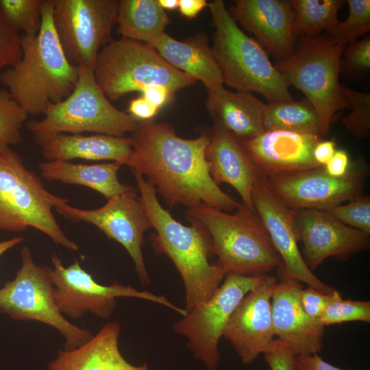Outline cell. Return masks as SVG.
<instances>
[{"instance_id":"cell-1","label":"cell","mask_w":370,"mask_h":370,"mask_svg":"<svg viewBox=\"0 0 370 370\" xmlns=\"http://www.w3.org/2000/svg\"><path fill=\"white\" fill-rule=\"evenodd\" d=\"M210 138V131L186 139L167 123L139 121L130 137L132 152L125 165L145 175L170 208L205 204L225 212L236 210L241 203L210 174L206 159Z\"/></svg>"},{"instance_id":"cell-2","label":"cell","mask_w":370,"mask_h":370,"mask_svg":"<svg viewBox=\"0 0 370 370\" xmlns=\"http://www.w3.org/2000/svg\"><path fill=\"white\" fill-rule=\"evenodd\" d=\"M52 12V0H42L39 32L21 36V59L0 72V84L27 115L44 114L50 103L66 98L77 81L78 67L64 54Z\"/></svg>"},{"instance_id":"cell-3","label":"cell","mask_w":370,"mask_h":370,"mask_svg":"<svg viewBox=\"0 0 370 370\" xmlns=\"http://www.w3.org/2000/svg\"><path fill=\"white\" fill-rule=\"evenodd\" d=\"M143 208L155 232L149 236L151 245L164 254L178 271L184 287L185 310L207 301L220 286L226 273L213 256L207 233L199 226H186L175 219L158 199L153 186L132 170Z\"/></svg>"},{"instance_id":"cell-4","label":"cell","mask_w":370,"mask_h":370,"mask_svg":"<svg viewBox=\"0 0 370 370\" xmlns=\"http://www.w3.org/2000/svg\"><path fill=\"white\" fill-rule=\"evenodd\" d=\"M234 214L200 204L186 210V219L208 235L217 264L227 273L267 275L283 267L262 221L241 204Z\"/></svg>"},{"instance_id":"cell-5","label":"cell","mask_w":370,"mask_h":370,"mask_svg":"<svg viewBox=\"0 0 370 370\" xmlns=\"http://www.w3.org/2000/svg\"><path fill=\"white\" fill-rule=\"evenodd\" d=\"M208 8L215 29L211 48L223 84L259 93L269 102L293 100L284 77L262 46L239 27L223 1L214 0Z\"/></svg>"},{"instance_id":"cell-6","label":"cell","mask_w":370,"mask_h":370,"mask_svg":"<svg viewBox=\"0 0 370 370\" xmlns=\"http://www.w3.org/2000/svg\"><path fill=\"white\" fill-rule=\"evenodd\" d=\"M69 201L49 192L18 153L10 147L0 149V231L21 232L33 227L56 245L77 251L78 245L64 234L53 213V208Z\"/></svg>"},{"instance_id":"cell-7","label":"cell","mask_w":370,"mask_h":370,"mask_svg":"<svg viewBox=\"0 0 370 370\" xmlns=\"http://www.w3.org/2000/svg\"><path fill=\"white\" fill-rule=\"evenodd\" d=\"M345 46L325 33L304 38L291 56L275 65L289 86L302 92L314 106L321 136L329 132L334 114L349 107L339 82L341 60Z\"/></svg>"},{"instance_id":"cell-8","label":"cell","mask_w":370,"mask_h":370,"mask_svg":"<svg viewBox=\"0 0 370 370\" xmlns=\"http://www.w3.org/2000/svg\"><path fill=\"white\" fill-rule=\"evenodd\" d=\"M93 73L100 88L112 101L147 86H162L174 93L197 82L171 66L148 44L126 38L112 40L101 49Z\"/></svg>"},{"instance_id":"cell-9","label":"cell","mask_w":370,"mask_h":370,"mask_svg":"<svg viewBox=\"0 0 370 370\" xmlns=\"http://www.w3.org/2000/svg\"><path fill=\"white\" fill-rule=\"evenodd\" d=\"M138 121L115 108L98 85L93 69L78 67L76 85L64 100L50 103L41 120L26 127L31 133L81 134L94 132L123 137L133 133Z\"/></svg>"},{"instance_id":"cell-10","label":"cell","mask_w":370,"mask_h":370,"mask_svg":"<svg viewBox=\"0 0 370 370\" xmlns=\"http://www.w3.org/2000/svg\"><path fill=\"white\" fill-rule=\"evenodd\" d=\"M21 266L15 278L0 288V311L17 321H36L49 325L64 338V349H75L93 334L71 323L59 310L47 267L38 265L27 246L21 250Z\"/></svg>"},{"instance_id":"cell-11","label":"cell","mask_w":370,"mask_h":370,"mask_svg":"<svg viewBox=\"0 0 370 370\" xmlns=\"http://www.w3.org/2000/svg\"><path fill=\"white\" fill-rule=\"evenodd\" d=\"M263 275L226 274L223 282L207 301L186 310L173 323L174 332L186 338L194 357L208 370L218 369L221 362L219 344L226 325L239 302Z\"/></svg>"},{"instance_id":"cell-12","label":"cell","mask_w":370,"mask_h":370,"mask_svg":"<svg viewBox=\"0 0 370 370\" xmlns=\"http://www.w3.org/2000/svg\"><path fill=\"white\" fill-rule=\"evenodd\" d=\"M51 261L53 268L47 267V270L54 286L56 304L65 317L77 319L90 312L100 319H107L116 309L118 297L148 300L169 308L181 316L186 312L164 296L139 291L117 282L110 285L99 284L78 261L65 267L56 255L52 256Z\"/></svg>"},{"instance_id":"cell-13","label":"cell","mask_w":370,"mask_h":370,"mask_svg":"<svg viewBox=\"0 0 370 370\" xmlns=\"http://www.w3.org/2000/svg\"><path fill=\"white\" fill-rule=\"evenodd\" d=\"M53 26L69 61L93 69L103 47L112 40L119 0H52Z\"/></svg>"},{"instance_id":"cell-14","label":"cell","mask_w":370,"mask_h":370,"mask_svg":"<svg viewBox=\"0 0 370 370\" xmlns=\"http://www.w3.org/2000/svg\"><path fill=\"white\" fill-rule=\"evenodd\" d=\"M137 193V188L129 186L125 191L108 199L99 208L81 209L66 203L56 207L55 210L73 222L95 225L109 238L120 243L133 260L140 284L146 286L151 280L142 246L144 233L151 224Z\"/></svg>"},{"instance_id":"cell-15","label":"cell","mask_w":370,"mask_h":370,"mask_svg":"<svg viewBox=\"0 0 370 370\" xmlns=\"http://www.w3.org/2000/svg\"><path fill=\"white\" fill-rule=\"evenodd\" d=\"M264 179L270 190L293 210H328L360 194L365 173L351 167L345 176L334 177L323 166H319Z\"/></svg>"},{"instance_id":"cell-16","label":"cell","mask_w":370,"mask_h":370,"mask_svg":"<svg viewBox=\"0 0 370 370\" xmlns=\"http://www.w3.org/2000/svg\"><path fill=\"white\" fill-rule=\"evenodd\" d=\"M256 214L264 226L271 243L280 256L283 271L291 278L317 291L332 295L336 289L321 282L308 267L299 249L295 210L287 207L258 177L252 190Z\"/></svg>"},{"instance_id":"cell-17","label":"cell","mask_w":370,"mask_h":370,"mask_svg":"<svg viewBox=\"0 0 370 370\" xmlns=\"http://www.w3.org/2000/svg\"><path fill=\"white\" fill-rule=\"evenodd\" d=\"M295 223L303 258L312 271L328 258L345 261L369 247V234L343 224L325 210H295Z\"/></svg>"},{"instance_id":"cell-18","label":"cell","mask_w":370,"mask_h":370,"mask_svg":"<svg viewBox=\"0 0 370 370\" xmlns=\"http://www.w3.org/2000/svg\"><path fill=\"white\" fill-rule=\"evenodd\" d=\"M277 282L274 275H264L239 302L225 328L223 336L244 365L252 363L274 340L271 295Z\"/></svg>"},{"instance_id":"cell-19","label":"cell","mask_w":370,"mask_h":370,"mask_svg":"<svg viewBox=\"0 0 370 370\" xmlns=\"http://www.w3.org/2000/svg\"><path fill=\"white\" fill-rule=\"evenodd\" d=\"M280 282L271 295V315L275 336L295 355L318 354L323 347L324 325L310 318L299 299L301 282L287 275L280 267Z\"/></svg>"},{"instance_id":"cell-20","label":"cell","mask_w":370,"mask_h":370,"mask_svg":"<svg viewBox=\"0 0 370 370\" xmlns=\"http://www.w3.org/2000/svg\"><path fill=\"white\" fill-rule=\"evenodd\" d=\"M321 136L282 130L265 131L243 144L261 177L288 175L320 166L313 151Z\"/></svg>"},{"instance_id":"cell-21","label":"cell","mask_w":370,"mask_h":370,"mask_svg":"<svg viewBox=\"0 0 370 370\" xmlns=\"http://www.w3.org/2000/svg\"><path fill=\"white\" fill-rule=\"evenodd\" d=\"M228 12L275 58L284 60L294 53L295 12L291 1L236 0Z\"/></svg>"},{"instance_id":"cell-22","label":"cell","mask_w":370,"mask_h":370,"mask_svg":"<svg viewBox=\"0 0 370 370\" xmlns=\"http://www.w3.org/2000/svg\"><path fill=\"white\" fill-rule=\"evenodd\" d=\"M206 159L213 181L218 186L221 183L231 185L240 195L242 204L256 212L252 190L260 176L243 141L214 124L206 148Z\"/></svg>"},{"instance_id":"cell-23","label":"cell","mask_w":370,"mask_h":370,"mask_svg":"<svg viewBox=\"0 0 370 370\" xmlns=\"http://www.w3.org/2000/svg\"><path fill=\"white\" fill-rule=\"evenodd\" d=\"M48 161L73 159L110 160L125 164L132 152L130 138L105 134L32 133Z\"/></svg>"},{"instance_id":"cell-24","label":"cell","mask_w":370,"mask_h":370,"mask_svg":"<svg viewBox=\"0 0 370 370\" xmlns=\"http://www.w3.org/2000/svg\"><path fill=\"white\" fill-rule=\"evenodd\" d=\"M120 333L119 322H107L82 345L60 349L48 370H149L146 362L134 365L124 358L119 346Z\"/></svg>"},{"instance_id":"cell-25","label":"cell","mask_w":370,"mask_h":370,"mask_svg":"<svg viewBox=\"0 0 370 370\" xmlns=\"http://www.w3.org/2000/svg\"><path fill=\"white\" fill-rule=\"evenodd\" d=\"M206 110L214 124L223 127L241 141L264 132L265 103L251 92H232L223 87L207 90Z\"/></svg>"},{"instance_id":"cell-26","label":"cell","mask_w":370,"mask_h":370,"mask_svg":"<svg viewBox=\"0 0 370 370\" xmlns=\"http://www.w3.org/2000/svg\"><path fill=\"white\" fill-rule=\"evenodd\" d=\"M148 45L171 66L201 82L206 90L223 86L206 35L199 34L181 41L164 33Z\"/></svg>"},{"instance_id":"cell-27","label":"cell","mask_w":370,"mask_h":370,"mask_svg":"<svg viewBox=\"0 0 370 370\" xmlns=\"http://www.w3.org/2000/svg\"><path fill=\"white\" fill-rule=\"evenodd\" d=\"M121 166L116 162L86 164L47 160L38 164L43 178L88 187L101 193L107 200L121 194L130 186L119 180L118 171Z\"/></svg>"},{"instance_id":"cell-28","label":"cell","mask_w":370,"mask_h":370,"mask_svg":"<svg viewBox=\"0 0 370 370\" xmlns=\"http://www.w3.org/2000/svg\"><path fill=\"white\" fill-rule=\"evenodd\" d=\"M169 22L158 0H119L117 32L123 38L149 44L165 33Z\"/></svg>"},{"instance_id":"cell-29","label":"cell","mask_w":370,"mask_h":370,"mask_svg":"<svg viewBox=\"0 0 370 370\" xmlns=\"http://www.w3.org/2000/svg\"><path fill=\"white\" fill-rule=\"evenodd\" d=\"M263 122L264 132L282 130L321 136L317 113L306 98L299 101L269 102L264 106Z\"/></svg>"},{"instance_id":"cell-30","label":"cell","mask_w":370,"mask_h":370,"mask_svg":"<svg viewBox=\"0 0 370 370\" xmlns=\"http://www.w3.org/2000/svg\"><path fill=\"white\" fill-rule=\"evenodd\" d=\"M345 2L344 0H291L295 12V36L311 38L332 29L339 21L338 12Z\"/></svg>"},{"instance_id":"cell-31","label":"cell","mask_w":370,"mask_h":370,"mask_svg":"<svg viewBox=\"0 0 370 370\" xmlns=\"http://www.w3.org/2000/svg\"><path fill=\"white\" fill-rule=\"evenodd\" d=\"M42 0H0V16L18 33L36 35L42 23Z\"/></svg>"},{"instance_id":"cell-32","label":"cell","mask_w":370,"mask_h":370,"mask_svg":"<svg viewBox=\"0 0 370 370\" xmlns=\"http://www.w3.org/2000/svg\"><path fill=\"white\" fill-rule=\"evenodd\" d=\"M349 12L344 21L325 33L343 42L345 45L358 39L370 30V1L348 0Z\"/></svg>"},{"instance_id":"cell-33","label":"cell","mask_w":370,"mask_h":370,"mask_svg":"<svg viewBox=\"0 0 370 370\" xmlns=\"http://www.w3.org/2000/svg\"><path fill=\"white\" fill-rule=\"evenodd\" d=\"M27 114L6 88H0V149L21 140V130Z\"/></svg>"},{"instance_id":"cell-34","label":"cell","mask_w":370,"mask_h":370,"mask_svg":"<svg viewBox=\"0 0 370 370\" xmlns=\"http://www.w3.org/2000/svg\"><path fill=\"white\" fill-rule=\"evenodd\" d=\"M352 111L342 119L345 128L354 136L365 139L370 135V94L342 86Z\"/></svg>"},{"instance_id":"cell-35","label":"cell","mask_w":370,"mask_h":370,"mask_svg":"<svg viewBox=\"0 0 370 370\" xmlns=\"http://www.w3.org/2000/svg\"><path fill=\"white\" fill-rule=\"evenodd\" d=\"M324 325L349 321L370 322V302L343 299L338 291L319 319Z\"/></svg>"},{"instance_id":"cell-36","label":"cell","mask_w":370,"mask_h":370,"mask_svg":"<svg viewBox=\"0 0 370 370\" xmlns=\"http://www.w3.org/2000/svg\"><path fill=\"white\" fill-rule=\"evenodd\" d=\"M325 211L343 224L370 235L369 196L358 195Z\"/></svg>"},{"instance_id":"cell-37","label":"cell","mask_w":370,"mask_h":370,"mask_svg":"<svg viewBox=\"0 0 370 370\" xmlns=\"http://www.w3.org/2000/svg\"><path fill=\"white\" fill-rule=\"evenodd\" d=\"M347 45L340 73L349 79L361 78L370 70V36Z\"/></svg>"},{"instance_id":"cell-38","label":"cell","mask_w":370,"mask_h":370,"mask_svg":"<svg viewBox=\"0 0 370 370\" xmlns=\"http://www.w3.org/2000/svg\"><path fill=\"white\" fill-rule=\"evenodd\" d=\"M21 58V36L0 16V72L15 66Z\"/></svg>"},{"instance_id":"cell-39","label":"cell","mask_w":370,"mask_h":370,"mask_svg":"<svg viewBox=\"0 0 370 370\" xmlns=\"http://www.w3.org/2000/svg\"><path fill=\"white\" fill-rule=\"evenodd\" d=\"M271 370H295V354L280 340L274 339L263 353Z\"/></svg>"},{"instance_id":"cell-40","label":"cell","mask_w":370,"mask_h":370,"mask_svg":"<svg viewBox=\"0 0 370 370\" xmlns=\"http://www.w3.org/2000/svg\"><path fill=\"white\" fill-rule=\"evenodd\" d=\"M337 291L333 294L322 293L315 288L309 286L301 289L299 294L301 305L305 312L312 319L319 321V319L329 304L333 300Z\"/></svg>"},{"instance_id":"cell-41","label":"cell","mask_w":370,"mask_h":370,"mask_svg":"<svg viewBox=\"0 0 370 370\" xmlns=\"http://www.w3.org/2000/svg\"><path fill=\"white\" fill-rule=\"evenodd\" d=\"M323 167L327 173L332 177L345 176L352 167L347 152L343 149H336L333 156Z\"/></svg>"},{"instance_id":"cell-42","label":"cell","mask_w":370,"mask_h":370,"mask_svg":"<svg viewBox=\"0 0 370 370\" xmlns=\"http://www.w3.org/2000/svg\"><path fill=\"white\" fill-rule=\"evenodd\" d=\"M158 111L142 96L132 99L127 108L128 114L138 122L152 120Z\"/></svg>"},{"instance_id":"cell-43","label":"cell","mask_w":370,"mask_h":370,"mask_svg":"<svg viewBox=\"0 0 370 370\" xmlns=\"http://www.w3.org/2000/svg\"><path fill=\"white\" fill-rule=\"evenodd\" d=\"M295 370H343L323 360L318 354H301L296 356Z\"/></svg>"},{"instance_id":"cell-44","label":"cell","mask_w":370,"mask_h":370,"mask_svg":"<svg viewBox=\"0 0 370 370\" xmlns=\"http://www.w3.org/2000/svg\"><path fill=\"white\" fill-rule=\"evenodd\" d=\"M140 92L142 97L158 110L167 103L173 95V92L162 86H147Z\"/></svg>"},{"instance_id":"cell-45","label":"cell","mask_w":370,"mask_h":370,"mask_svg":"<svg viewBox=\"0 0 370 370\" xmlns=\"http://www.w3.org/2000/svg\"><path fill=\"white\" fill-rule=\"evenodd\" d=\"M336 143L333 140H320L314 147L313 156L316 162L323 166L336 151Z\"/></svg>"},{"instance_id":"cell-46","label":"cell","mask_w":370,"mask_h":370,"mask_svg":"<svg viewBox=\"0 0 370 370\" xmlns=\"http://www.w3.org/2000/svg\"><path fill=\"white\" fill-rule=\"evenodd\" d=\"M208 3L206 0H179L178 9L182 16L187 18H193Z\"/></svg>"},{"instance_id":"cell-47","label":"cell","mask_w":370,"mask_h":370,"mask_svg":"<svg viewBox=\"0 0 370 370\" xmlns=\"http://www.w3.org/2000/svg\"><path fill=\"white\" fill-rule=\"evenodd\" d=\"M23 241H24V238L23 237L16 236V237L0 242V256H2L5 252L8 251L11 248L22 243Z\"/></svg>"},{"instance_id":"cell-48","label":"cell","mask_w":370,"mask_h":370,"mask_svg":"<svg viewBox=\"0 0 370 370\" xmlns=\"http://www.w3.org/2000/svg\"><path fill=\"white\" fill-rule=\"evenodd\" d=\"M158 2L164 10H173L179 5V0H158Z\"/></svg>"}]
</instances>
